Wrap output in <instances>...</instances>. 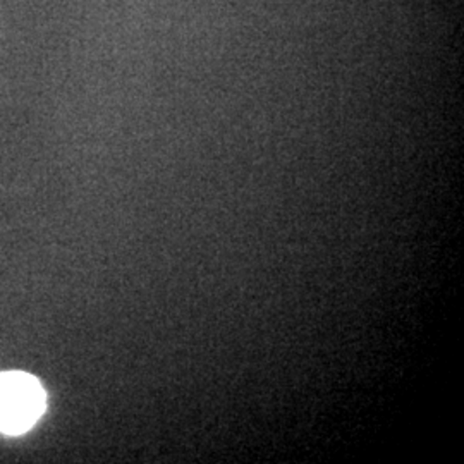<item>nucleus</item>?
<instances>
[{
    "label": "nucleus",
    "mask_w": 464,
    "mask_h": 464,
    "mask_svg": "<svg viewBox=\"0 0 464 464\" xmlns=\"http://www.w3.org/2000/svg\"><path fill=\"white\" fill-rule=\"evenodd\" d=\"M45 410V392L28 373H0V431L16 435L32 429Z\"/></svg>",
    "instance_id": "obj_1"
}]
</instances>
